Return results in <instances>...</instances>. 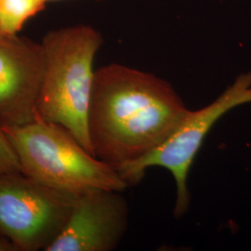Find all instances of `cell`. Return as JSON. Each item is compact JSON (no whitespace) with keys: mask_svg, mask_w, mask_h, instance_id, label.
<instances>
[{"mask_svg":"<svg viewBox=\"0 0 251 251\" xmlns=\"http://www.w3.org/2000/svg\"><path fill=\"white\" fill-rule=\"evenodd\" d=\"M77 197L21 171L2 172L0 235L18 251H46L63 231Z\"/></svg>","mask_w":251,"mask_h":251,"instance_id":"obj_5","label":"cell"},{"mask_svg":"<svg viewBox=\"0 0 251 251\" xmlns=\"http://www.w3.org/2000/svg\"><path fill=\"white\" fill-rule=\"evenodd\" d=\"M25 175L79 196L93 189L123 192L128 187L118 171L101 161L63 126L36 118L17 126H3Z\"/></svg>","mask_w":251,"mask_h":251,"instance_id":"obj_3","label":"cell"},{"mask_svg":"<svg viewBox=\"0 0 251 251\" xmlns=\"http://www.w3.org/2000/svg\"><path fill=\"white\" fill-rule=\"evenodd\" d=\"M48 3L49 2H55V1H61V0H46ZM95 1H100V0H95Z\"/></svg>","mask_w":251,"mask_h":251,"instance_id":"obj_11","label":"cell"},{"mask_svg":"<svg viewBox=\"0 0 251 251\" xmlns=\"http://www.w3.org/2000/svg\"><path fill=\"white\" fill-rule=\"evenodd\" d=\"M41 44L45 70L36 118L63 126L92 153L88 114L94 62L103 37L96 28L79 24L48 32Z\"/></svg>","mask_w":251,"mask_h":251,"instance_id":"obj_2","label":"cell"},{"mask_svg":"<svg viewBox=\"0 0 251 251\" xmlns=\"http://www.w3.org/2000/svg\"><path fill=\"white\" fill-rule=\"evenodd\" d=\"M0 251H18L13 244L0 235Z\"/></svg>","mask_w":251,"mask_h":251,"instance_id":"obj_10","label":"cell"},{"mask_svg":"<svg viewBox=\"0 0 251 251\" xmlns=\"http://www.w3.org/2000/svg\"><path fill=\"white\" fill-rule=\"evenodd\" d=\"M247 103H251V69L236 76L208 105L196 111L190 110L173 134L154 151L144 158L115 169L128 186L141 182L150 168L159 167L170 171L176 183L173 215L180 219L188 212L191 204L190 169L206 136L229 111Z\"/></svg>","mask_w":251,"mask_h":251,"instance_id":"obj_4","label":"cell"},{"mask_svg":"<svg viewBox=\"0 0 251 251\" xmlns=\"http://www.w3.org/2000/svg\"><path fill=\"white\" fill-rule=\"evenodd\" d=\"M189 111L160 76L121 63L100 66L88 114L92 153L114 168L144 158L173 134Z\"/></svg>","mask_w":251,"mask_h":251,"instance_id":"obj_1","label":"cell"},{"mask_svg":"<svg viewBox=\"0 0 251 251\" xmlns=\"http://www.w3.org/2000/svg\"><path fill=\"white\" fill-rule=\"evenodd\" d=\"M47 4L46 0H0V34L19 35Z\"/></svg>","mask_w":251,"mask_h":251,"instance_id":"obj_8","label":"cell"},{"mask_svg":"<svg viewBox=\"0 0 251 251\" xmlns=\"http://www.w3.org/2000/svg\"><path fill=\"white\" fill-rule=\"evenodd\" d=\"M44 70L41 42L0 34V127L36 120Z\"/></svg>","mask_w":251,"mask_h":251,"instance_id":"obj_7","label":"cell"},{"mask_svg":"<svg viewBox=\"0 0 251 251\" xmlns=\"http://www.w3.org/2000/svg\"><path fill=\"white\" fill-rule=\"evenodd\" d=\"M129 206L121 191L82 193L58 237L46 251H113L128 228Z\"/></svg>","mask_w":251,"mask_h":251,"instance_id":"obj_6","label":"cell"},{"mask_svg":"<svg viewBox=\"0 0 251 251\" xmlns=\"http://www.w3.org/2000/svg\"><path fill=\"white\" fill-rule=\"evenodd\" d=\"M11 171H20L18 157L7 135L0 127V173Z\"/></svg>","mask_w":251,"mask_h":251,"instance_id":"obj_9","label":"cell"}]
</instances>
